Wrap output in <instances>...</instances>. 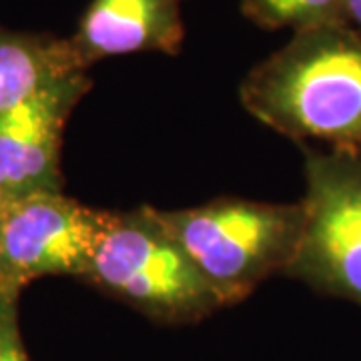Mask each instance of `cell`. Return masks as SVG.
Listing matches in <instances>:
<instances>
[{
  "mask_svg": "<svg viewBox=\"0 0 361 361\" xmlns=\"http://www.w3.org/2000/svg\"><path fill=\"white\" fill-rule=\"evenodd\" d=\"M239 99L301 147L361 149V35L343 23L293 32L247 73Z\"/></svg>",
  "mask_w": 361,
  "mask_h": 361,
  "instance_id": "6da1fadb",
  "label": "cell"
},
{
  "mask_svg": "<svg viewBox=\"0 0 361 361\" xmlns=\"http://www.w3.org/2000/svg\"><path fill=\"white\" fill-rule=\"evenodd\" d=\"M82 281L157 323L201 322L223 307L151 205L111 211Z\"/></svg>",
  "mask_w": 361,
  "mask_h": 361,
  "instance_id": "7a4b0ae2",
  "label": "cell"
},
{
  "mask_svg": "<svg viewBox=\"0 0 361 361\" xmlns=\"http://www.w3.org/2000/svg\"><path fill=\"white\" fill-rule=\"evenodd\" d=\"M159 217L203 273L223 307L241 303L265 279L287 273L303 229V205L221 197Z\"/></svg>",
  "mask_w": 361,
  "mask_h": 361,
  "instance_id": "3957f363",
  "label": "cell"
},
{
  "mask_svg": "<svg viewBox=\"0 0 361 361\" xmlns=\"http://www.w3.org/2000/svg\"><path fill=\"white\" fill-rule=\"evenodd\" d=\"M303 229L287 277L361 307V149L303 145Z\"/></svg>",
  "mask_w": 361,
  "mask_h": 361,
  "instance_id": "277c9868",
  "label": "cell"
},
{
  "mask_svg": "<svg viewBox=\"0 0 361 361\" xmlns=\"http://www.w3.org/2000/svg\"><path fill=\"white\" fill-rule=\"evenodd\" d=\"M109 215V209L82 205L63 191L16 197L0 227L2 287L23 291L51 275L82 279Z\"/></svg>",
  "mask_w": 361,
  "mask_h": 361,
  "instance_id": "5b68a950",
  "label": "cell"
},
{
  "mask_svg": "<svg viewBox=\"0 0 361 361\" xmlns=\"http://www.w3.org/2000/svg\"><path fill=\"white\" fill-rule=\"evenodd\" d=\"M90 87L89 75L77 73L0 115V187L14 197L63 191V135Z\"/></svg>",
  "mask_w": 361,
  "mask_h": 361,
  "instance_id": "8992f818",
  "label": "cell"
},
{
  "mask_svg": "<svg viewBox=\"0 0 361 361\" xmlns=\"http://www.w3.org/2000/svg\"><path fill=\"white\" fill-rule=\"evenodd\" d=\"M185 0H90L77 30L66 37L85 71L111 56L183 49Z\"/></svg>",
  "mask_w": 361,
  "mask_h": 361,
  "instance_id": "52a82bcc",
  "label": "cell"
},
{
  "mask_svg": "<svg viewBox=\"0 0 361 361\" xmlns=\"http://www.w3.org/2000/svg\"><path fill=\"white\" fill-rule=\"evenodd\" d=\"M77 73L87 71L68 39L0 26V115Z\"/></svg>",
  "mask_w": 361,
  "mask_h": 361,
  "instance_id": "ba28073f",
  "label": "cell"
},
{
  "mask_svg": "<svg viewBox=\"0 0 361 361\" xmlns=\"http://www.w3.org/2000/svg\"><path fill=\"white\" fill-rule=\"evenodd\" d=\"M241 13L265 30L299 32L343 23L341 0H241Z\"/></svg>",
  "mask_w": 361,
  "mask_h": 361,
  "instance_id": "9c48e42d",
  "label": "cell"
},
{
  "mask_svg": "<svg viewBox=\"0 0 361 361\" xmlns=\"http://www.w3.org/2000/svg\"><path fill=\"white\" fill-rule=\"evenodd\" d=\"M20 289L0 287V361H28L20 323H18Z\"/></svg>",
  "mask_w": 361,
  "mask_h": 361,
  "instance_id": "30bf717a",
  "label": "cell"
},
{
  "mask_svg": "<svg viewBox=\"0 0 361 361\" xmlns=\"http://www.w3.org/2000/svg\"><path fill=\"white\" fill-rule=\"evenodd\" d=\"M341 18L361 35V0H341Z\"/></svg>",
  "mask_w": 361,
  "mask_h": 361,
  "instance_id": "8fae6325",
  "label": "cell"
},
{
  "mask_svg": "<svg viewBox=\"0 0 361 361\" xmlns=\"http://www.w3.org/2000/svg\"><path fill=\"white\" fill-rule=\"evenodd\" d=\"M14 199H16V197H14L13 193H8L4 187H0V227H2V223H4V217H6L8 209L13 207Z\"/></svg>",
  "mask_w": 361,
  "mask_h": 361,
  "instance_id": "7c38bea8",
  "label": "cell"
},
{
  "mask_svg": "<svg viewBox=\"0 0 361 361\" xmlns=\"http://www.w3.org/2000/svg\"><path fill=\"white\" fill-rule=\"evenodd\" d=\"M0 287H2V283H0Z\"/></svg>",
  "mask_w": 361,
  "mask_h": 361,
  "instance_id": "4fadbf2b",
  "label": "cell"
}]
</instances>
